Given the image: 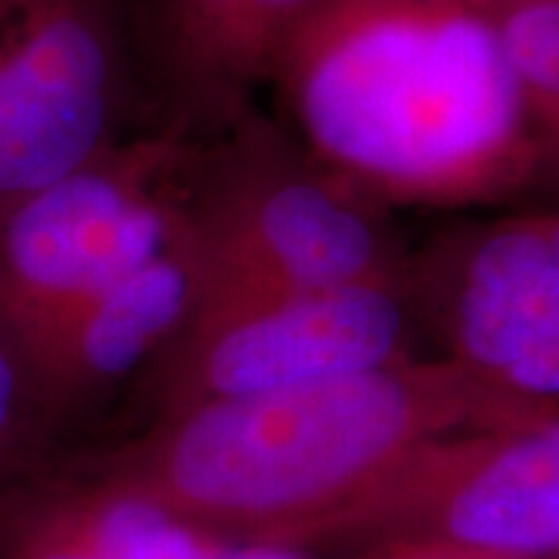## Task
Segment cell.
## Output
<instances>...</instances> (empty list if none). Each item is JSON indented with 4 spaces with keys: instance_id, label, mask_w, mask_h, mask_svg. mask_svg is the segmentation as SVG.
<instances>
[{
    "instance_id": "cell-3",
    "label": "cell",
    "mask_w": 559,
    "mask_h": 559,
    "mask_svg": "<svg viewBox=\"0 0 559 559\" xmlns=\"http://www.w3.org/2000/svg\"><path fill=\"white\" fill-rule=\"evenodd\" d=\"M187 143L175 178V237L200 296L401 283L404 255L373 205L326 175L286 128L252 109Z\"/></svg>"
},
{
    "instance_id": "cell-8",
    "label": "cell",
    "mask_w": 559,
    "mask_h": 559,
    "mask_svg": "<svg viewBox=\"0 0 559 559\" xmlns=\"http://www.w3.org/2000/svg\"><path fill=\"white\" fill-rule=\"evenodd\" d=\"M131 0H0V209L121 140Z\"/></svg>"
},
{
    "instance_id": "cell-12",
    "label": "cell",
    "mask_w": 559,
    "mask_h": 559,
    "mask_svg": "<svg viewBox=\"0 0 559 559\" xmlns=\"http://www.w3.org/2000/svg\"><path fill=\"white\" fill-rule=\"evenodd\" d=\"M57 419L40 399L25 360L0 330V510L28 488Z\"/></svg>"
},
{
    "instance_id": "cell-5",
    "label": "cell",
    "mask_w": 559,
    "mask_h": 559,
    "mask_svg": "<svg viewBox=\"0 0 559 559\" xmlns=\"http://www.w3.org/2000/svg\"><path fill=\"white\" fill-rule=\"evenodd\" d=\"M190 138H121L0 209V330L22 355L75 305L162 252Z\"/></svg>"
},
{
    "instance_id": "cell-4",
    "label": "cell",
    "mask_w": 559,
    "mask_h": 559,
    "mask_svg": "<svg viewBox=\"0 0 559 559\" xmlns=\"http://www.w3.org/2000/svg\"><path fill=\"white\" fill-rule=\"evenodd\" d=\"M264 544L308 557L454 547L557 559L559 419L419 441L326 513Z\"/></svg>"
},
{
    "instance_id": "cell-15",
    "label": "cell",
    "mask_w": 559,
    "mask_h": 559,
    "mask_svg": "<svg viewBox=\"0 0 559 559\" xmlns=\"http://www.w3.org/2000/svg\"><path fill=\"white\" fill-rule=\"evenodd\" d=\"M218 559H311L296 547L283 544H264V540H237L221 550Z\"/></svg>"
},
{
    "instance_id": "cell-2",
    "label": "cell",
    "mask_w": 559,
    "mask_h": 559,
    "mask_svg": "<svg viewBox=\"0 0 559 559\" xmlns=\"http://www.w3.org/2000/svg\"><path fill=\"white\" fill-rule=\"evenodd\" d=\"M559 411L507 399L444 358H404L286 392L209 401L97 457L81 479L215 538L274 540L336 507L414 444Z\"/></svg>"
},
{
    "instance_id": "cell-1",
    "label": "cell",
    "mask_w": 559,
    "mask_h": 559,
    "mask_svg": "<svg viewBox=\"0 0 559 559\" xmlns=\"http://www.w3.org/2000/svg\"><path fill=\"white\" fill-rule=\"evenodd\" d=\"M264 87L308 159L370 205L503 200L557 159L476 0H311Z\"/></svg>"
},
{
    "instance_id": "cell-7",
    "label": "cell",
    "mask_w": 559,
    "mask_h": 559,
    "mask_svg": "<svg viewBox=\"0 0 559 559\" xmlns=\"http://www.w3.org/2000/svg\"><path fill=\"white\" fill-rule=\"evenodd\" d=\"M401 299L441 358L532 407H559V218L535 209L463 224L404 259Z\"/></svg>"
},
{
    "instance_id": "cell-6",
    "label": "cell",
    "mask_w": 559,
    "mask_h": 559,
    "mask_svg": "<svg viewBox=\"0 0 559 559\" xmlns=\"http://www.w3.org/2000/svg\"><path fill=\"white\" fill-rule=\"evenodd\" d=\"M399 286L348 283L193 299L146 364L156 419L209 401L286 392L411 358Z\"/></svg>"
},
{
    "instance_id": "cell-9",
    "label": "cell",
    "mask_w": 559,
    "mask_h": 559,
    "mask_svg": "<svg viewBox=\"0 0 559 559\" xmlns=\"http://www.w3.org/2000/svg\"><path fill=\"white\" fill-rule=\"evenodd\" d=\"M197 293L193 264L171 234L168 246L124 277L75 305L22 360L57 419L94 401L159 355L178 333Z\"/></svg>"
},
{
    "instance_id": "cell-13",
    "label": "cell",
    "mask_w": 559,
    "mask_h": 559,
    "mask_svg": "<svg viewBox=\"0 0 559 559\" xmlns=\"http://www.w3.org/2000/svg\"><path fill=\"white\" fill-rule=\"evenodd\" d=\"M308 3H311V0H261V7H264V32H267V44H271V57H274V47H277L280 38H283V32L299 20V13Z\"/></svg>"
},
{
    "instance_id": "cell-10",
    "label": "cell",
    "mask_w": 559,
    "mask_h": 559,
    "mask_svg": "<svg viewBox=\"0 0 559 559\" xmlns=\"http://www.w3.org/2000/svg\"><path fill=\"white\" fill-rule=\"evenodd\" d=\"M28 491V488H25ZM0 510V559H218L227 540L79 479Z\"/></svg>"
},
{
    "instance_id": "cell-14",
    "label": "cell",
    "mask_w": 559,
    "mask_h": 559,
    "mask_svg": "<svg viewBox=\"0 0 559 559\" xmlns=\"http://www.w3.org/2000/svg\"><path fill=\"white\" fill-rule=\"evenodd\" d=\"M358 559H507L491 557V554H476V550H454V547H385L373 550Z\"/></svg>"
},
{
    "instance_id": "cell-11",
    "label": "cell",
    "mask_w": 559,
    "mask_h": 559,
    "mask_svg": "<svg viewBox=\"0 0 559 559\" xmlns=\"http://www.w3.org/2000/svg\"><path fill=\"white\" fill-rule=\"evenodd\" d=\"M510 79L547 138L559 143V0H476Z\"/></svg>"
}]
</instances>
